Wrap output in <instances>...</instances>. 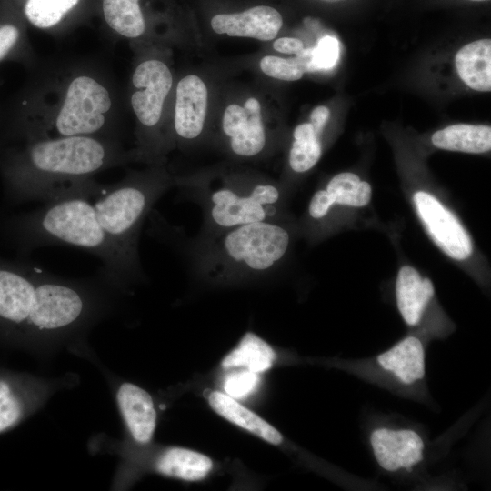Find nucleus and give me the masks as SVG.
<instances>
[{
	"label": "nucleus",
	"mask_w": 491,
	"mask_h": 491,
	"mask_svg": "<svg viewBox=\"0 0 491 491\" xmlns=\"http://www.w3.org/2000/svg\"><path fill=\"white\" fill-rule=\"evenodd\" d=\"M131 156L114 138H0L4 196L11 205L45 202L68 194L95 197L102 185L94 175Z\"/></svg>",
	"instance_id": "1"
},
{
	"label": "nucleus",
	"mask_w": 491,
	"mask_h": 491,
	"mask_svg": "<svg viewBox=\"0 0 491 491\" xmlns=\"http://www.w3.org/2000/svg\"><path fill=\"white\" fill-rule=\"evenodd\" d=\"M115 87L87 65L59 68L30 85L0 135L7 139L91 136L117 139Z\"/></svg>",
	"instance_id": "2"
},
{
	"label": "nucleus",
	"mask_w": 491,
	"mask_h": 491,
	"mask_svg": "<svg viewBox=\"0 0 491 491\" xmlns=\"http://www.w3.org/2000/svg\"><path fill=\"white\" fill-rule=\"evenodd\" d=\"M86 283L52 276L0 254V342L54 338L84 325L96 309Z\"/></svg>",
	"instance_id": "3"
},
{
	"label": "nucleus",
	"mask_w": 491,
	"mask_h": 491,
	"mask_svg": "<svg viewBox=\"0 0 491 491\" xmlns=\"http://www.w3.org/2000/svg\"><path fill=\"white\" fill-rule=\"evenodd\" d=\"M68 194L44 202L40 208L9 215L0 223V234L25 251L45 245L84 249L101 259L104 276L124 286L141 276L106 235L97 220L91 198Z\"/></svg>",
	"instance_id": "4"
},
{
	"label": "nucleus",
	"mask_w": 491,
	"mask_h": 491,
	"mask_svg": "<svg viewBox=\"0 0 491 491\" xmlns=\"http://www.w3.org/2000/svg\"><path fill=\"white\" fill-rule=\"evenodd\" d=\"M290 242L282 221H263L199 233L187 253L191 269L201 277L229 282L269 273L284 259Z\"/></svg>",
	"instance_id": "5"
},
{
	"label": "nucleus",
	"mask_w": 491,
	"mask_h": 491,
	"mask_svg": "<svg viewBox=\"0 0 491 491\" xmlns=\"http://www.w3.org/2000/svg\"><path fill=\"white\" fill-rule=\"evenodd\" d=\"M201 207L200 233H215L240 225L282 221L284 193L261 177L221 175L174 180Z\"/></svg>",
	"instance_id": "6"
},
{
	"label": "nucleus",
	"mask_w": 491,
	"mask_h": 491,
	"mask_svg": "<svg viewBox=\"0 0 491 491\" xmlns=\"http://www.w3.org/2000/svg\"><path fill=\"white\" fill-rule=\"evenodd\" d=\"M174 185L163 169L133 172L121 181L102 185L93 203L96 217L127 260L141 268L138 241L142 225L156 201Z\"/></svg>",
	"instance_id": "7"
},
{
	"label": "nucleus",
	"mask_w": 491,
	"mask_h": 491,
	"mask_svg": "<svg viewBox=\"0 0 491 491\" xmlns=\"http://www.w3.org/2000/svg\"><path fill=\"white\" fill-rule=\"evenodd\" d=\"M130 105L143 133L147 135L138 156L157 160L153 130L157 128L164 112L165 102L173 85V75L168 65L157 58L141 61L134 69Z\"/></svg>",
	"instance_id": "8"
},
{
	"label": "nucleus",
	"mask_w": 491,
	"mask_h": 491,
	"mask_svg": "<svg viewBox=\"0 0 491 491\" xmlns=\"http://www.w3.org/2000/svg\"><path fill=\"white\" fill-rule=\"evenodd\" d=\"M413 199L416 213L436 245L454 259L468 258L473 252L472 241L457 218L427 192L417 191Z\"/></svg>",
	"instance_id": "9"
},
{
	"label": "nucleus",
	"mask_w": 491,
	"mask_h": 491,
	"mask_svg": "<svg viewBox=\"0 0 491 491\" xmlns=\"http://www.w3.org/2000/svg\"><path fill=\"white\" fill-rule=\"evenodd\" d=\"M222 129L231 152L236 156H257L266 147L261 105L254 97L248 98L244 107L235 104L228 105L223 115Z\"/></svg>",
	"instance_id": "10"
},
{
	"label": "nucleus",
	"mask_w": 491,
	"mask_h": 491,
	"mask_svg": "<svg viewBox=\"0 0 491 491\" xmlns=\"http://www.w3.org/2000/svg\"><path fill=\"white\" fill-rule=\"evenodd\" d=\"M370 444L376 462L388 472L411 471L423 459L424 441L412 429L376 428Z\"/></svg>",
	"instance_id": "11"
},
{
	"label": "nucleus",
	"mask_w": 491,
	"mask_h": 491,
	"mask_svg": "<svg viewBox=\"0 0 491 491\" xmlns=\"http://www.w3.org/2000/svg\"><path fill=\"white\" fill-rule=\"evenodd\" d=\"M207 107V88L197 75L182 78L175 89V133L182 140L191 141L203 132Z\"/></svg>",
	"instance_id": "12"
},
{
	"label": "nucleus",
	"mask_w": 491,
	"mask_h": 491,
	"mask_svg": "<svg viewBox=\"0 0 491 491\" xmlns=\"http://www.w3.org/2000/svg\"><path fill=\"white\" fill-rule=\"evenodd\" d=\"M282 25L279 12L266 5H257L241 13L216 15L211 20V26L216 34L261 41L273 40Z\"/></svg>",
	"instance_id": "13"
},
{
	"label": "nucleus",
	"mask_w": 491,
	"mask_h": 491,
	"mask_svg": "<svg viewBox=\"0 0 491 491\" xmlns=\"http://www.w3.org/2000/svg\"><path fill=\"white\" fill-rule=\"evenodd\" d=\"M122 416L133 438L141 444L148 443L156 424V412L150 395L132 383H123L116 393Z\"/></svg>",
	"instance_id": "14"
},
{
	"label": "nucleus",
	"mask_w": 491,
	"mask_h": 491,
	"mask_svg": "<svg viewBox=\"0 0 491 491\" xmlns=\"http://www.w3.org/2000/svg\"><path fill=\"white\" fill-rule=\"evenodd\" d=\"M377 365L398 383L411 386L425 376V347L421 339L408 336L376 357Z\"/></svg>",
	"instance_id": "15"
},
{
	"label": "nucleus",
	"mask_w": 491,
	"mask_h": 491,
	"mask_svg": "<svg viewBox=\"0 0 491 491\" xmlns=\"http://www.w3.org/2000/svg\"><path fill=\"white\" fill-rule=\"evenodd\" d=\"M435 294L434 286L429 278H422L412 266H403L396 282V298L397 308L406 324L416 326L426 307Z\"/></svg>",
	"instance_id": "16"
},
{
	"label": "nucleus",
	"mask_w": 491,
	"mask_h": 491,
	"mask_svg": "<svg viewBox=\"0 0 491 491\" xmlns=\"http://www.w3.org/2000/svg\"><path fill=\"white\" fill-rule=\"evenodd\" d=\"M31 385L25 377L0 371V434L16 426L34 402Z\"/></svg>",
	"instance_id": "17"
},
{
	"label": "nucleus",
	"mask_w": 491,
	"mask_h": 491,
	"mask_svg": "<svg viewBox=\"0 0 491 491\" xmlns=\"http://www.w3.org/2000/svg\"><path fill=\"white\" fill-rule=\"evenodd\" d=\"M459 77L470 88L488 92L491 89V41L481 39L463 46L456 55Z\"/></svg>",
	"instance_id": "18"
},
{
	"label": "nucleus",
	"mask_w": 491,
	"mask_h": 491,
	"mask_svg": "<svg viewBox=\"0 0 491 491\" xmlns=\"http://www.w3.org/2000/svg\"><path fill=\"white\" fill-rule=\"evenodd\" d=\"M209 404L220 416L264 440L274 445L283 441L282 435L275 427L228 395L213 392Z\"/></svg>",
	"instance_id": "19"
},
{
	"label": "nucleus",
	"mask_w": 491,
	"mask_h": 491,
	"mask_svg": "<svg viewBox=\"0 0 491 491\" xmlns=\"http://www.w3.org/2000/svg\"><path fill=\"white\" fill-rule=\"evenodd\" d=\"M431 141L445 150L485 153L491 148V128L483 125H453L434 133Z\"/></svg>",
	"instance_id": "20"
},
{
	"label": "nucleus",
	"mask_w": 491,
	"mask_h": 491,
	"mask_svg": "<svg viewBox=\"0 0 491 491\" xmlns=\"http://www.w3.org/2000/svg\"><path fill=\"white\" fill-rule=\"evenodd\" d=\"M102 12L109 29L124 38L135 40L145 32L139 0H102Z\"/></svg>",
	"instance_id": "21"
},
{
	"label": "nucleus",
	"mask_w": 491,
	"mask_h": 491,
	"mask_svg": "<svg viewBox=\"0 0 491 491\" xmlns=\"http://www.w3.org/2000/svg\"><path fill=\"white\" fill-rule=\"evenodd\" d=\"M212 466V460L208 456L182 447L166 450L156 464L161 474L188 481L204 478Z\"/></svg>",
	"instance_id": "22"
},
{
	"label": "nucleus",
	"mask_w": 491,
	"mask_h": 491,
	"mask_svg": "<svg viewBox=\"0 0 491 491\" xmlns=\"http://www.w3.org/2000/svg\"><path fill=\"white\" fill-rule=\"evenodd\" d=\"M276 360L272 347L254 333H246L239 346L223 360V367L246 366L248 370L259 373L269 369Z\"/></svg>",
	"instance_id": "23"
},
{
	"label": "nucleus",
	"mask_w": 491,
	"mask_h": 491,
	"mask_svg": "<svg viewBox=\"0 0 491 491\" xmlns=\"http://www.w3.org/2000/svg\"><path fill=\"white\" fill-rule=\"evenodd\" d=\"M81 0H25L23 14L34 27L53 31L61 26Z\"/></svg>",
	"instance_id": "24"
},
{
	"label": "nucleus",
	"mask_w": 491,
	"mask_h": 491,
	"mask_svg": "<svg viewBox=\"0 0 491 491\" xmlns=\"http://www.w3.org/2000/svg\"><path fill=\"white\" fill-rule=\"evenodd\" d=\"M293 137L288 155L289 167L297 174L307 172L320 159L321 138L315 133L311 123L298 125L293 132Z\"/></svg>",
	"instance_id": "25"
},
{
	"label": "nucleus",
	"mask_w": 491,
	"mask_h": 491,
	"mask_svg": "<svg viewBox=\"0 0 491 491\" xmlns=\"http://www.w3.org/2000/svg\"><path fill=\"white\" fill-rule=\"evenodd\" d=\"M325 190L332 203L331 207L335 205L358 207L366 205L372 193L371 185L367 182L361 181L356 174L349 172L335 175Z\"/></svg>",
	"instance_id": "26"
},
{
	"label": "nucleus",
	"mask_w": 491,
	"mask_h": 491,
	"mask_svg": "<svg viewBox=\"0 0 491 491\" xmlns=\"http://www.w3.org/2000/svg\"><path fill=\"white\" fill-rule=\"evenodd\" d=\"M15 61L30 63L32 50L25 30L20 23L0 22V63Z\"/></svg>",
	"instance_id": "27"
},
{
	"label": "nucleus",
	"mask_w": 491,
	"mask_h": 491,
	"mask_svg": "<svg viewBox=\"0 0 491 491\" xmlns=\"http://www.w3.org/2000/svg\"><path fill=\"white\" fill-rule=\"evenodd\" d=\"M260 68L266 75L285 81L298 80L304 74L295 57L283 58L266 55L260 60Z\"/></svg>",
	"instance_id": "28"
},
{
	"label": "nucleus",
	"mask_w": 491,
	"mask_h": 491,
	"mask_svg": "<svg viewBox=\"0 0 491 491\" xmlns=\"http://www.w3.org/2000/svg\"><path fill=\"white\" fill-rule=\"evenodd\" d=\"M339 42L331 35H326L312 47V59L316 71L332 69L339 58Z\"/></svg>",
	"instance_id": "29"
},
{
	"label": "nucleus",
	"mask_w": 491,
	"mask_h": 491,
	"mask_svg": "<svg viewBox=\"0 0 491 491\" xmlns=\"http://www.w3.org/2000/svg\"><path fill=\"white\" fill-rule=\"evenodd\" d=\"M259 383L256 372L246 370L229 374L224 382V389L233 398L240 399L251 394Z\"/></svg>",
	"instance_id": "30"
},
{
	"label": "nucleus",
	"mask_w": 491,
	"mask_h": 491,
	"mask_svg": "<svg viewBox=\"0 0 491 491\" xmlns=\"http://www.w3.org/2000/svg\"><path fill=\"white\" fill-rule=\"evenodd\" d=\"M330 111L326 106L319 105L316 107L310 115V123L313 125L315 133L321 138L325 125L329 118Z\"/></svg>",
	"instance_id": "31"
},
{
	"label": "nucleus",
	"mask_w": 491,
	"mask_h": 491,
	"mask_svg": "<svg viewBox=\"0 0 491 491\" xmlns=\"http://www.w3.org/2000/svg\"><path fill=\"white\" fill-rule=\"evenodd\" d=\"M273 46L277 52L289 55H296L304 49L303 42L292 37L278 38L274 42Z\"/></svg>",
	"instance_id": "32"
},
{
	"label": "nucleus",
	"mask_w": 491,
	"mask_h": 491,
	"mask_svg": "<svg viewBox=\"0 0 491 491\" xmlns=\"http://www.w3.org/2000/svg\"><path fill=\"white\" fill-rule=\"evenodd\" d=\"M471 1H487V0H471Z\"/></svg>",
	"instance_id": "33"
}]
</instances>
